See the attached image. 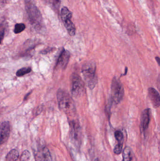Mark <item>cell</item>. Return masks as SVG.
<instances>
[{"label":"cell","instance_id":"6da1fadb","mask_svg":"<svg viewBox=\"0 0 160 161\" xmlns=\"http://www.w3.org/2000/svg\"><path fill=\"white\" fill-rule=\"evenodd\" d=\"M58 106L61 110L67 114H72L76 112L75 104L69 94L62 89H59L57 93Z\"/></svg>","mask_w":160,"mask_h":161},{"label":"cell","instance_id":"7a4b0ae2","mask_svg":"<svg viewBox=\"0 0 160 161\" xmlns=\"http://www.w3.org/2000/svg\"><path fill=\"white\" fill-rule=\"evenodd\" d=\"M96 65L93 61L86 62L84 64L82 72L87 86L93 89L98 82L97 76L96 73Z\"/></svg>","mask_w":160,"mask_h":161},{"label":"cell","instance_id":"3957f363","mask_svg":"<svg viewBox=\"0 0 160 161\" xmlns=\"http://www.w3.org/2000/svg\"><path fill=\"white\" fill-rule=\"evenodd\" d=\"M25 9L31 24L35 29L41 28L43 20L38 8L30 0H25Z\"/></svg>","mask_w":160,"mask_h":161},{"label":"cell","instance_id":"277c9868","mask_svg":"<svg viewBox=\"0 0 160 161\" xmlns=\"http://www.w3.org/2000/svg\"><path fill=\"white\" fill-rule=\"evenodd\" d=\"M111 92V99L113 103L116 104L120 103L124 97V89L121 81L116 76L114 77L112 81Z\"/></svg>","mask_w":160,"mask_h":161},{"label":"cell","instance_id":"5b68a950","mask_svg":"<svg viewBox=\"0 0 160 161\" xmlns=\"http://www.w3.org/2000/svg\"><path fill=\"white\" fill-rule=\"evenodd\" d=\"M71 92L72 95L75 97L81 96L85 92L84 82L76 74H74L71 76Z\"/></svg>","mask_w":160,"mask_h":161},{"label":"cell","instance_id":"8992f818","mask_svg":"<svg viewBox=\"0 0 160 161\" xmlns=\"http://www.w3.org/2000/svg\"><path fill=\"white\" fill-rule=\"evenodd\" d=\"M36 161H53L49 150L46 147H41L35 153Z\"/></svg>","mask_w":160,"mask_h":161},{"label":"cell","instance_id":"52a82bcc","mask_svg":"<svg viewBox=\"0 0 160 161\" xmlns=\"http://www.w3.org/2000/svg\"><path fill=\"white\" fill-rule=\"evenodd\" d=\"M10 133V125L9 122L4 121L0 126V142L1 144L7 142Z\"/></svg>","mask_w":160,"mask_h":161},{"label":"cell","instance_id":"ba28073f","mask_svg":"<svg viewBox=\"0 0 160 161\" xmlns=\"http://www.w3.org/2000/svg\"><path fill=\"white\" fill-rule=\"evenodd\" d=\"M70 57V53L69 52L64 49L61 52L58 58L57 63H56V67L61 68L63 69H65L68 64Z\"/></svg>","mask_w":160,"mask_h":161},{"label":"cell","instance_id":"9c48e42d","mask_svg":"<svg viewBox=\"0 0 160 161\" xmlns=\"http://www.w3.org/2000/svg\"><path fill=\"white\" fill-rule=\"evenodd\" d=\"M148 97L150 101L155 108L160 107V95L158 92L154 89L150 87L148 89Z\"/></svg>","mask_w":160,"mask_h":161},{"label":"cell","instance_id":"30bf717a","mask_svg":"<svg viewBox=\"0 0 160 161\" xmlns=\"http://www.w3.org/2000/svg\"><path fill=\"white\" fill-rule=\"evenodd\" d=\"M151 110L147 108L142 113L141 119V127L142 131H145L148 129L150 120Z\"/></svg>","mask_w":160,"mask_h":161},{"label":"cell","instance_id":"8fae6325","mask_svg":"<svg viewBox=\"0 0 160 161\" xmlns=\"http://www.w3.org/2000/svg\"><path fill=\"white\" fill-rule=\"evenodd\" d=\"M123 161H137L132 149L129 147H126L123 152Z\"/></svg>","mask_w":160,"mask_h":161},{"label":"cell","instance_id":"7c38bea8","mask_svg":"<svg viewBox=\"0 0 160 161\" xmlns=\"http://www.w3.org/2000/svg\"><path fill=\"white\" fill-rule=\"evenodd\" d=\"M70 125L71 136L76 142H79L80 131L79 125L75 121H72L70 122Z\"/></svg>","mask_w":160,"mask_h":161},{"label":"cell","instance_id":"4fadbf2b","mask_svg":"<svg viewBox=\"0 0 160 161\" xmlns=\"http://www.w3.org/2000/svg\"><path fill=\"white\" fill-rule=\"evenodd\" d=\"M71 19H69L65 20L63 21V23L66 29L67 30L70 36H74L76 34V28L75 25L72 22Z\"/></svg>","mask_w":160,"mask_h":161},{"label":"cell","instance_id":"5bb4252c","mask_svg":"<svg viewBox=\"0 0 160 161\" xmlns=\"http://www.w3.org/2000/svg\"><path fill=\"white\" fill-rule=\"evenodd\" d=\"M19 158V153L16 149H12L9 151L6 157V161H16Z\"/></svg>","mask_w":160,"mask_h":161},{"label":"cell","instance_id":"9a60e30c","mask_svg":"<svg viewBox=\"0 0 160 161\" xmlns=\"http://www.w3.org/2000/svg\"><path fill=\"white\" fill-rule=\"evenodd\" d=\"M61 17L62 21L72 18V13L66 7H64L61 9Z\"/></svg>","mask_w":160,"mask_h":161},{"label":"cell","instance_id":"2e32d148","mask_svg":"<svg viewBox=\"0 0 160 161\" xmlns=\"http://www.w3.org/2000/svg\"><path fill=\"white\" fill-rule=\"evenodd\" d=\"M31 68H23L19 69L16 73V75L18 77L23 76L31 72Z\"/></svg>","mask_w":160,"mask_h":161},{"label":"cell","instance_id":"e0dca14e","mask_svg":"<svg viewBox=\"0 0 160 161\" xmlns=\"http://www.w3.org/2000/svg\"><path fill=\"white\" fill-rule=\"evenodd\" d=\"M25 29V25L23 23L17 24L14 27V32L15 34H18L21 33Z\"/></svg>","mask_w":160,"mask_h":161},{"label":"cell","instance_id":"ac0fdd59","mask_svg":"<svg viewBox=\"0 0 160 161\" xmlns=\"http://www.w3.org/2000/svg\"><path fill=\"white\" fill-rule=\"evenodd\" d=\"M31 154L28 150H25L23 152L20 157L21 161H29Z\"/></svg>","mask_w":160,"mask_h":161},{"label":"cell","instance_id":"d6986e66","mask_svg":"<svg viewBox=\"0 0 160 161\" xmlns=\"http://www.w3.org/2000/svg\"><path fill=\"white\" fill-rule=\"evenodd\" d=\"M115 137L116 139L118 141V142L123 143L124 141V135L123 133L120 130H117L115 132Z\"/></svg>","mask_w":160,"mask_h":161},{"label":"cell","instance_id":"ffe728a7","mask_svg":"<svg viewBox=\"0 0 160 161\" xmlns=\"http://www.w3.org/2000/svg\"><path fill=\"white\" fill-rule=\"evenodd\" d=\"M123 143L118 142V143L114 149V152L116 154L119 155L122 153L123 149Z\"/></svg>","mask_w":160,"mask_h":161},{"label":"cell","instance_id":"44dd1931","mask_svg":"<svg viewBox=\"0 0 160 161\" xmlns=\"http://www.w3.org/2000/svg\"><path fill=\"white\" fill-rule=\"evenodd\" d=\"M5 33V29L4 28H1V43L2 42V41L3 40V38L4 37V36Z\"/></svg>","mask_w":160,"mask_h":161},{"label":"cell","instance_id":"7402d4cb","mask_svg":"<svg viewBox=\"0 0 160 161\" xmlns=\"http://www.w3.org/2000/svg\"><path fill=\"white\" fill-rule=\"evenodd\" d=\"M156 58V60H157V62L159 66L160 67V58L157 57L155 58Z\"/></svg>","mask_w":160,"mask_h":161},{"label":"cell","instance_id":"603a6c76","mask_svg":"<svg viewBox=\"0 0 160 161\" xmlns=\"http://www.w3.org/2000/svg\"><path fill=\"white\" fill-rule=\"evenodd\" d=\"M127 71H128L127 68V67H126V68H125V73H124V74L121 75V76H120V77H122V76H124V75H126L127 74Z\"/></svg>","mask_w":160,"mask_h":161},{"label":"cell","instance_id":"cb8c5ba5","mask_svg":"<svg viewBox=\"0 0 160 161\" xmlns=\"http://www.w3.org/2000/svg\"><path fill=\"white\" fill-rule=\"evenodd\" d=\"M31 92H29V93L27 94V95L25 96V97H24V100H26V99L27 98V97H28L29 96V95H30V94H31Z\"/></svg>","mask_w":160,"mask_h":161}]
</instances>
